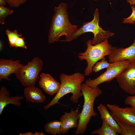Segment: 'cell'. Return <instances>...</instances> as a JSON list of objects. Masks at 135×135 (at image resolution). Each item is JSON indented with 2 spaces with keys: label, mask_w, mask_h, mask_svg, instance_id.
<instances>
[{
  "label": "cell",
  "mask_w": 135,
  "mask_h": 135,
  "mask_svg": "<svg viewBox=\"0 0 135 135\" xmlns=\"http://www.w3.org/2000/svg\"><path fill=\"white\" fill-rule=\"evenodd\" d=\"M53 16L48 36V42L51 43L59 40L61 36H65V40L61 41L68 42L70 38L78 30V26L70 22L66 4H60L54 7Z\"/></svg>",
  "instance_id": "1"
},
{
  "label": "cell",
  "mask_w": 135,
  "mask_h": 135,
  "mask_svg": "<svg viewBox=\"0 0 135 135\" xmlns=\"http://www.w3.org/2000/svg\"><path fill=\"white\" fill-rule=\"evenodd\" d=\"M60 86L59 89L52 100L44 107V110L56 104H60L58 101L62 97L69 93L72 94L71 100L77 103L79 98L82 96L81 91L82 83L85 78V75L79 72L70 75L62 74L60 76Z\"/></svg>",
  "instance_id": "2"
},
{
  "label": "cell",
  "mask_w": 135,
  "mask_h": 135,
  "mask_svg": "<svg viewBox=\"0 0 135 135\" xmlns=\"http://www.w3.org/2000/svg\"><path fill=\"white\" fill-rule=\"evenodd\" d=\"M81 90L84 98V102L75 132L76 134H84L86 132L91 118L97 115L94 110V102L96 98L102 93V90L98 86H89L85 84H82Z\"/></svg>",
  "instance_id": "3"
},
{
  "label": "cell",
  "mask_w": 135,
  "mask_h": 135,
  "mask_svg": "<svg viewBox=\"0 0 135 135\" xmlns=\"http://www.w3.org/2000/svg\"><path fill=\"white\" fill-rule=\"evenodd\" d=\"M86 45V51L79 53L77 56L80 60L86 61L87 66L85 70L84 75L88 76L92 71V68L95 64L110 54L112 46L109 44L108 40L95 45L92 44L90 40L87 42Z\"/></svg>",
  "instance_id": "4"
},
{
  "label": "cell",
  "mask_w": 135,
  "mask_h": 135,
  "mask_svg": "<svg viewBox=\"0 0 135 135\" xmlns=\"http://www.w3.org/2000/svg\"><path fill=\"white\" fill-rule=\"evenodd\" d=\"M94 18L92 21L84 22L82 26L70 39L69 42L77 38L84 33L91 32L94 34V37L90 40L92 45H95L103 42L114 36V33L108 30H104L99 25L100 17L98 11L96 8L94 13Z\"/></svg>",
  "instance_id": "5"
},
{
  "label": "cell",
  "mask_w": 135,
  "mask_h": 135,
  "mask_svg": "<svg viewBox=\"0 0 135 135\" xmlns=\"http://www.w3.org/2000/svg\"><path fill=\"white\" fill-rule=\"evenodd\" d=\"M43 66L42 60L36 57L26 64L23 65L15 74L23 86H34Z\"/></svg>",
  "instance_id": "6"
},
{
  "label": "cell",
  "mask_w": 135,
  "mask_h": 135,
  "mask_svg": "<svg viewBox=\"0 0 135 135\" xmlns=\"http://www.w3.org/2000/svg\"><path fill=\"white\" fill-rule=\"evenodd\" d=\"M132 62L124 60L111 63L104 72L95 79L87 80L85 84L89 86L96 87L103 83L110 82L119 76Z\"/></svg>",
  "instance_id": "7"
},
{
  "label": "cell",
  "mask_w": 135,
  "mask_h": 135,
  "mask_svg": "<svg viewBox=\"0 0 135 135\" xmlns=\"http://www.w3.org/2000/svg\"><path fill=\"white\" fill-rule=\"evenodd\" d=\"M116 78L123 90L130 94H135V60Z\"/></svg>",
  "instance_id": "8"
},
{
  "label": "cell",
  "mask_w": 135,
  "mask_h": 135,
  "mask_svg": "<svg viewBox=\"0 0 135 135\" xmlns=\"http://www.w3.org/2000/svg\"><path fill=\"white\" fill-rule=\"evenodd\" d=\"M107 106L118 124H128L135 126V110L132 107L122 108L110 104H107Z\"/></svg>",
  "instance_id": "9"
},
{
  "label": "cell",
  "mask_w": 135,
  "mask_h": 135,
  "mask_svg": "<svg viewBox=\"0 0 135 135\" xmlns=\"http://www.w3.org/2000/svg\"><path fill=\"white\" fill-rule=\"evenodd\" d=\"M108 59L110 63L124 60L132 62L135 60V38L132 44L127 48L112 46Z\"/></svg>",
  "instance_id": "10"
},
{
  "label": "cell",
  "mask_w": 135,
  "mask_h": 135,
  "mask_svg": "<svg viewBox=\"0 0 135 135\" xmlns=\"http://www.w3.org/2000/svg\"><path fill=\"white\" fill-rule=\"evenodd\" d=\"M23 65L18 60L1 58L0 60V80H10V75L16 74Z\"/></svg>",
  "instance_id": "11"
},
{
  "label": "cell",
  "mask_w": 135,
  "mask_h": 135,
  "mask_svg": "<svg viewBox=\"0 0 135 135\" xmlns=\"http://www.w3.org/2000/svg\"><path fill=\"white\" fill-rule=\"evenodd\" d=\"M80 113L78 109L71 110L70 112H66L60 118L61 131L64 134L71 128H76L78 123Z\"/></svg>",
  "instance_id": "12"
},
{
  "label": "cell",
  "mask_w": 135,
  "mask_h": 135,
  "mask_svg": "<svg viewBox=\"0 0 135 135\" xmlns=\"http://www.w3.org/2000/svg\"><path fill=\"white\" fill-rule=\"evenodd\" d=\"M38 84L47 94L52 96L58 92L60 83L57 81L50 74L42 73L40 74Z\"/></svg>",
  "instance_id": "13"
},
{
  "label": "cell",
  "mask_w": 135,
  "mask_h": 135,
  "mask_svg": "<svg viewBox=\"0 0 135 135\" xmlns=\"http://www.w3.org/2000/svg\"><path fill=\"white\" fill-rule=\"evenodd\" d=\"M23 98L22 96H10L6 88L4 86H2L0 90V115L2 114L5 107L8 104L20 106L21 101Z\"/></svg>",
  "instance_id": "14"
},
{
  "label": "cell",
  "mask_w": 135,
  "mask_h": 135,
  "mask_svg": "<svg viewBox=\"0 0 135 135\" xmlns=\"http://www.w3.org/2000/svg\"><path fill=\"white\" fill-rule=\"evenodd\" d=\"M24 94L26 100L32 102L42 103L44 102L46 97L42 91L34 86L26 87Z\"/></svg>",
  "instance_id": "15"
},
{
  "label": "cell",
  "mask_w": 135,
  "mask_h": 135,
  "mask_svg": "<svg viewBox=\"0 0 135 135\" xmlns=\"http://www.w3.org/2000/svg\"><path fill=\"white\" fill-rule=\"evenodd\" d=\"M102 121L106 123L118 134L120 133L119 125L104 104H100L97 107Z\"/></svg>",
  "instance_id": "16"
},
{
  "label": "cell",
  "mask_w": 135,
  "mask_h": 135,
  "mask_svg": "<svg viewBox=\"0 0 135 135\" xmlns=\"http://www.w3.org/2000/svg\"><path fill=\"white\" fill-rule=\"evenodd\" d=\"M61 122L60 120H54L46 123L44 125L45 131L50 134L56 135L62 134Z\"/></svg>",
  "instance_id": "17"
},
{
  "label": "cell",
  "mask_w": 135,
  "mask_h": 135,
  "mask_svg": "<svg viewBox=\"0 0 135 135\" xmlns=\"http://www.w3.org/2000/svg\"><path fill=\"white\" fill-rule=\"evenodd\" d=\"M90 134H97L99 135H117L118 134L106 123L102 122L101 127L94 130Z\"/></svg>",
  "instance_id": "18"
},
{
  "label": "cell",
  "mask_w": 135,
  "mask_h": 135,
  "mask_svg": "<svg viewBox=\"0 0 135 135\" xmlns=\"http://www.w3.org/2000/svg\"><path fill=\"white\" fill-rule=\"evenodd\" d=\"M120 128V134L121 135H135V126L126 124H118Z\"/></svg>",
  "instance_id": "19"
},
{
  "label": "cell",
  "mask_w": 135,
  "mask_h": 135,
  "mask_svg": "<svg viewBox=\"0 0 135 135\" xmlns=\"http://www.w3.org/2000/svg\"><path fill=\"white\" fill-rule=\"evenodd\" d=\"M6 34L8 37V43L10 47H14L15 43L17 39L19 37L22 36V35L18 34L16 30L11 31L6 30Z\"/></svg>",
  "instance_id": "20"
},
{
  "label": "cell",
  "mask_w": 135,
  "mask_h": 135,
  "mask_svg": "<svg viewBox=\"0 0 135 135\" xmlns=\"http://www.w3.org/2000/svg\"><path fill=\"white\" fill-rule=\"evenodd\" d=\"M100 62H97L93 66L92 71L97 72L105 68H107L110 65L111 63H109L104 57Z\"/></svg>",
  "instance_id": "21"
},
{
  "label": "cell",
  "mask_w": 135,
  "mask_h": 135,
  "mask_svg": "<svg viewBox=\"0 0 135 135\" xmlns=\"http://www.w3.org/2000/svg\"><path fill=\"white\" fill-rule=\"evenodd\" d=\"M14 11L9 8L4 6H0V23L4 25L5 23V19L9 15L12 14Z\"/></svg>",
  "instance_id": "22"
},
{
  "label": "cell",
  "mask_w": 135,
  "mask_h": 135,
  "mask_svg": "<svg viewBox=\"0 0 135 135\" xmlns=\"http://www.w3.org/2000/svg\"><path fill=\"white\" fill-rule=\"evenodd\" d=\"M131 8L132 12L131 14L126 18L123 19V22L124 23H130L134 24L135 22V6H132Z\"/></svg>",
  "instance_id": "23"
},
{
  "label": "cell",
  "mask_w": 135,
  "mask_h": 135,
  "mask_svg": "<svg viewBox=\"0 0 135 135\" xmlns=\"http://www.w3.org/2000/svg\"><path fill=\"white\" fill-rule=\"evenodd\" d=\"M15 48H21L26 49L24 38L22 36L19 37L16 41L14 46Z\"/></svg>",
  "instance_id": "24"
},
{
  "label": "cell",
  "mask_w": 135,
  "mask_h": 135,
  "mask_svg": "<svg viewBox=\"0 0 135 135\" xmlns=\"http://www.w3.org/2000/svg\"><path fill=\"white\" fill-rule=\"evenodd\" d=\"M7 2L12 8H17L24 3L27 0H6Z\"/></svg>",
  "instance_id": "25"
},
{
  "label": "cell",
  "mask_w": 135,
  "mask_h": 135,
  "mask_svg": "<svg viewBox=\"0 0 135 135\" xmlns=\"http://www.w3.org/2000/svg\"><path fill=\"white\" fill-rule=\"evenodd\" d=\"M124 102L127 105H130L135 110V96H129L125 99Z\"/></svg>",
  "instance_id": "26"
},
{
  "label": "cell",
  "mask_w": 135,
  "mask_h": 135,
  "mask_svg": "<svg viewBox=\"0 0 135 135\" xmlns=\"http://www.w3.org/2000/svg\"><path fill=\"white\" fill-rule=\"evenodd\" d=\"M6 0H0V6H4L6 4Z\"/></svg>",
  "instance_id": "27"
},
{
  "label": "cell",
  "mask_w": 135,
  "mask_h": 135,
  "mask_svg": "<svg viewBox=\"0 0 135 135\" xmlns=\"http://www.w3.org/2000/svg\"><path fill=\"white\" fill-rule=\"evenodd\" d=\"M127 2L132 6L135 4V0H126Z\"/></svg>",
  "instance_id": "28"
},
{
  "label": "cell",
  "mask_w": 135,
  "mask_h": 135,
  "mask_svg": "<svg viewBox=\"0 0 135 135\" xmlns=\"http://www.w3.org/2000/svg\"><path fill=\"white\" fill-rule=\"evenodd\" d=\"M21 135H33V134L31 132H27L19 134Z\"/></svg>",
  "instance_id": "29"
},
{
  "label": "cell",
  "mask_w": 135,
  "mask_h": 135,
  "mask_svg": "<svg viewBox=\"0 0 135 135\" xmlns=\"http://www.w3.org/2000/svg\"><path fill=\"white\" fill-rule=\"evenodd\" d=\"M44 134L42 132H36L33 134V135H44Z\"/></svg>",
  "instance_id": "30"
},
{
  "label": "cell",
  "mask_w": 135,
  "mask_h": 135,
  "mask_svg": "<svg viewBox=\"0 0 135 135\" xmlns=\"http://www.w3.org/2000/svg\"><path fill=\"white\" fill-rule=\"evenodd\" d=\"M94 0L96 1V0Z\"/></svg>",
  "instance_id": "31"
},
{
  "label": "cell",
  "mask_w": 135,
  "mask_h": 135,
  "mask_svg": "<svg viewBox=\"0 0 135 135\" xmlns=\"http://www.w3.org/2000/svg\"><path fill=\"white\" fill-rule=\"evenodd\" d=\"M134 24H135V22H134Z\"/></svg>",
  "instance_id": "32"
}]
</instances>
